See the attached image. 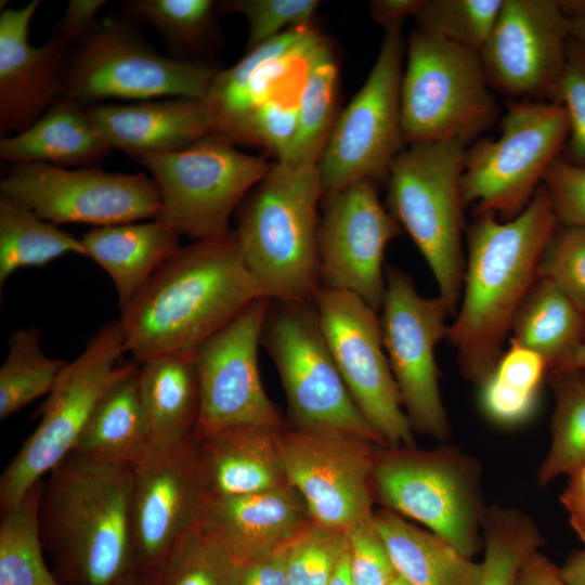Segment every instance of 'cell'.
I'll list each match as a JSON object with an SVG mask.
<instances>
[{
  "label": "cell",
  "mask_w": 585,
  "mask_h": 585,
  "mask_svg": "<svg viewBox=\"0 0 585 585\" xmlns=\"http://www.w3.org/2000/svg\"><path fill=\"white\" fill-rule=\"evenodd\" d=\"M558 226L543 184L510 220L476 213L466 232L468 258L458 313L447 332L466 380L479 386L497 364L512 318L538 277L542 256Z\"/></svg>",
  "instance_id": "cell-1"
},
{
  "label": "cell",
  "mask_w": 585,
  "mask_h": 585,
  "mask_svg": "<svg viewBox=\"0 0 585 585\" xmlns=\"http://www.w3.org/2000/svg\"><path fill=\"white\" fill-rule=\"evenodd\" d=\"M264 298L234 232L182 246L121 310L126 350L143 363L194 355L246 307Z\"/></svg>",
  "instance_id": "cell-2"
},
{
  "label": "cell",
  "mask_w": 585,
  "mask_h": 585,
  "mask_svg": "<svg viewBox=\"0 0 585 585\" xmlns=\"http://www.w3.org/2000/svg\"><path fill=\"white\" fill-rule=\"evenodd\" d=\"M131 497L130 466L72 452L50 472L40 534L63 585H120L138 573Z\"/></svg>",
  "instance_id": "cell-3"
},
{
  "label": "cell",
  "mask_w": 585,
  "mask_h": 585,
  "mask_svg": "<svg viewBox=\"0 0 585 585\" xmlns=\"http://www.w3.org/2000/svg\"><path fill=\"white\" fill-rule=\"evenodd\" d=\"M317 164L277 160L244 205L234 232L262 296L308 303L318 290Z\"/></svg>",
  "instance_id": "cell-4"
},
{
  "label": "cell",
  "mask_w": 585,
  "mask_h": 585,
  "mask_svg": "<svg viewBox=\"0 0 585 585\" xmlns=\"http://www.w3.org/2000/svg\"><path fill=\"white\" fill-rule=\"evenodd\" d=\"M467 145H407L388 172V208L426 260L451 314L458 309L466 268L461 178Z\"/></svg>",
  "instance_id": "cell-5"
},
{
  "label": "cell",
  "mask_w": 585,
  "mask_h": 585,
  "mask_svg": "<svg viewBox=\"0 0 585 585\" xmlns=\"http://www.w3.org/2000/svg\"><path fill=\"white\" fill-rule=\"evenodd\" d=\"M374 496L472 558L483 548L484 506L479 461L458 446L378 447Z\"/></svg>",
  "instance_id": "cell-6"
},
{
  "label": "cell",
  "mask_w": 585,
  "mask_h": 585,
  "mask_svg": "<svg viewBox=\"0 0 585 585\" xmlns=\"http://www.w3.org/2000/svg\"><path fill=\"white\" fill-rule=\"evenodd\" d=\"M401 81L404 144L474 141L497 120L499 108L480 53L414 29Z\"/></svg>",
  "instance_id": "cell-7"
},
{
  "label": "cell",
  "mask_w": 585,
  "mask_h": 585,
  "mask_svg": "<svg viewBox=\"0 0 585 585\" xmlns=\"http://www.w3.org/2000/svg\"><path fill=\"white\" fill-rule=\"evenodd\" d=\"M570 122L560 103L516 100L508 103L499 135L466 147L461 191L465 207L493 212L500 220L518 216L561 156Z\"/></svg>",
  "instance_id": "cell-8"
},
{
  "label": "cell",
  "mask_w": 585,
  "mask_h": 585,
  "mask_svg": "<svg viewBox=\"0 0 585 585\" xmlns=\"http://www.w3.org/2000/svg\"><path fill=\"white\" fill-rule=\"evenodd\" d=\"M136 161L148 169L159 191L156 219L193 242L229 233L232 212L272 167L214 133L178 151L142 155Z\"/></svg>",
  "instance_id": "cell-9"
},
{
  "label": "cell",
  "mask_w": 585,
  "mask_h": 585,
  "mask_svg": "<svg viewBox=\"0 0 585 585\" xmlns=\"http://www.w3.org/2000/svg\"><path fill=\"white\" fill-rule=\"evenodd\" d=\"M126 350L119 321L104 325L84 351L66 363L39 413L41 420L0 478V506L17 504L73 451L95 404L134 363L117 366Z\"/></svg>",
  "instance_id": "cell-10"
},
{
  "label": "cell",
  "mask_w": 585,
  "mask_h": 585,
  "mask_svg": "<svg viewBox=\"0 0 585 585\" xmlns=\"http://www.w3.org/2000/svg\"><path fill=\"white\" fill-rule=\"evenodd\" d=\"M263 340L278 372L294 428L385 444L355 405L322 332L315 308L278 302Z\"/></svg>",
  "instance_id": "cell-11"
},
{
  "label": "cell",
  "mask_w": 585,
  "mask_h": 585,
  "mask_svg": "<svg viewBox=\"0 0 585 585\" xmlns=\"http://www.w3.org/2000/svg\"><path fill=\"white\" fill-rule=\"evenodd\" d=\"M216 74L210 66L161 55L133 29L106 21L81 40L67 61L60 99L82 106L107 99L204 100Z\"/></svg>",
  "instance_id": "cell-12"
},
{
  "label": "cell",
  "mask_w": 585,
  "mask_h": 585,
  "mask_svg": "<svg viewBox=\"0 0 585 585\" xmlns=\"http://www.w3.org/2000/svg\"><path fill=\"white\" fill-rule=\"evenodd\" d=\"M384 29L375 63L363 87L335 120L318 159L323 195L387 177L403 150L401 25Z\"/></svg>",
  "instance_id": "cell-13"
},
{
  "label": "cell",
  "mask_w": 585,
  "mask_h": 585,
  "mask_svg": "<svg viewBox=\"0 0 585 585\" xmlns=\"http://www.w3.org/2000/svg\"><path fill=\"white\" fill-rule=\"evenodd\" d=\"M450 314L441 297H422L408 274L386 269L380 324L389 365L414 432L441 442L450 439L451 426L440 392L435 348L447 337Z\"/></svg>",
  "instance_id": "cell-14"
},
{
  "label": "cell",
  "mask_w": 585,
  "mask_h": 585,
  "mask_svg": "<svg viewBox=\"0 0 585 585\" xmlns=\"http://www.w3.org/2000/svg\"><path fill=\"white\" fill-rule=\"evenodd\" d=\"M316 315L339 373L385 447L415 446L384 348L380 317L358 296L321 286Z\"/></svg>",
  "instance_id": "cell-15"
},
{
  "label": "cell",
  "mask_w": 585,
  "mask_h": 585,
  "mask_svg": "<svg viewBox=\"0 0 585 585\" xmlns=\"http://www.w3.org/2000/svg\"><path fill=\"white\" fill-rule=\"evenodd\" d=\"M1 196L53 224L99 226L157 218L161 199L153 178L94 168L67 170L43 162L15 164L0 182Z\"/></svg>",
  "instance_id": "cell-16"
},
{
  "label": "cell",
  "mask_w": 585,
  "mask_h": 585,
  "mask_svg": "<svg viewBox=\"0 0 585 585\" xmlns=\"http://www.w3.org/2000/svg\"><path fill=\"white\" fill-rule=\"evenodd\" d=\"M270 303L255 300L194 353L200 396L196 438L235 427L284 429L258 365Z\"/></svg>",
  "instance_id": "cell-17"
},
{
  "label": "cell",
  "mask_w": 585,
  "mask_h": 585,
  "mask_svg": "<svg viewBox=\"0 0 585 585\" xmlns=\"http://www.w3.org/2000/svg\"><path fill=\"white\" fill-rule=\"evenodd\" d=\"M278 442L287 480L315 523L348 531L374 516L378 445L349 434L297 428L282 429Z\"/></svg>",
  "instance_id": "cell-18"
},
{
  "label": "cell",
  "mask_w": 585,
  "mask_h": 585,
  "mask_svg": "<svg viewBox=\"0 0 585 585\" xmlns=\"http://www.w3.org/2000/svg\"><path fill=\"white\" fill-rule=\"evenodd\" d=\"M323 196L320 280L324 287L351 292L378 312L386 292L385 250L402 227L380 203L373 181H359Z\"/></svg>",
  "instance_id": "cell-19"
},
{
  "label": "cell",
  "mask_w": 585,
  "mask_h": 585,
  "mask_svg": "<svg viewBox=\"0 0 585 585\" xmlns=\"http://www.w3.org/2000/svg\"><path fill=\"white\" fill-rule=\"evenodd\" d=\"M570 38L561 1L503 0L480 51L490 87L517 100L556 102Z\"/></svg>",
  "instance_id": "cell-20"
},
{
  "label": "cell",
  "mask_w": 585,
  "mask_h": 585,
  "mask_svg": "<svg viewBox=\"0 0 585 585\" xmlns=\"http://www.w3.org/2000/svg\"><path fill=\"white\" fill-rule=\"evenodd\" d=\"M196 440L152 452L132 467L131 521L136 571L158 577L204 504Z\"/></svg>",
  "instance_id": "cell-21"
},
{
  "label": "cell",
  "mask_w": 585,
  "mask_h": 585,
  "mask_svg": "<svg viewBox=\"0 0 585 585\" xmlns=\"http://www.w3.org/2000/svg\"><path fill=\"white\" fill-rule=\"evenodd\" d=\"M39 4V0H32L21 9L1 12V138L32 126L61 98L73 43L55 34L42 46L29 42L30 21Z\"/></svg>",
  "instance_id": "cell-22"
},
{
  "label": "cell",
  "mask_w": 585,
  "mask_h": 585,
  "mask_svg": "<svg viewBox=\"0 0 585 585\" xmlns=\"http://www.w3.org/2000/svg\"><path fill=\"white\" fill-rule=\"evenodd\" d=\"M322 36L309 26L291 28L249 49L229 69L217 72L206 98L214 134L233 142L248 114L276 98L287 82L303 79L307 58Z\"/></svg>",
  "instance_id": "cell-23"
},
{
  "label": "cell",
  "mask_w": 585,
  "mask_h": 585,
  "mask_svg": "<svg viewBox=\"0 0 585 585\" xmlns=\"http://www.w3.org/2000/svg\"><path fill=\"white\" fill-rule=\"evenodd\" d=\"M313 522L300 494L287 484L248 495L205 498L197 526L240 566L288 545Z\"/></svg>",
  "instance_id": "cell-24"
},
{
  "label": "cell",
  "mask_w": 585,
  "mask_h": 585,
  "mask_svg": "<svg viewBox=\"0 0 585 585\" xmlns=\"http://www.w3.org/2000/svg\"><path fill=\"white\" fill-rule=\"evenodd\" d=\"M84 107L109 147L135 160L150 153L184 148L214 133L204 100L172 98L130 105L95 104Z\"/></svg>",
  "instance_id": "cell-25"
},
{
  "label": "cell",
  "mask_w": 585,
  "mask_h": 585,
  "mask_svg": "<svg viewBox=\"0 0 585 585\" xmlns=\"http://www.w3.org/2000/svg\"><path fill=\"white\" fill-rule=\"evenodd\" d=\"M280 431L235 427L197 437V470L205 498L248 495L290 484Z\"/></svg>",
  "instance_id": "cell-26"
},
{
  "label": "cell",
  "mask_w": 585,
  "mask_h": 585,
  "mask_svg": "<svg viewBox=\"0 0 585 585\" xmlns=\"http://www.w3.org/2000/svg\"><path fill=\"white\" fill-rule=\"evenodd\" d=\"M159 220L95 227L81 237L87 257L112 278L121 310L182 246Z\"/></svg>",
  "instance_id": "cell-27"
},
{
  "label": "cell",
  "mask_w": 585,
  "mask_h": 585,
  "mask_svg": "<svg viewBox=\"0 0 585 585\" xmlns=\"http://www.w3.org/2000/svg\"><path fill=\"white\" fill-rule=\"evenodd\" d=\"M140 384L150 426L148 453L194 442L200 407L194 355L169 354L144 361Z\"/></svg>",
  "instance_id": "cell-28"
},
{
  "label": "cell",
  "mask_w": 585,
  "mask_h": 585,
  "mask_svg": "<svg viewBox=\"0 0 585 585\" xmlns=\"http://www.w3.org/2000/svg\"><path fill=\"white\" fill-rule=\"evenodd\" d=\"M150 445L140 368L134 363L98 401L73 452L133 467L147 456Z\"/></svg>",
  "instance_id": "cell-29"
},
{
  "label": "cell",
  "mask_w": 585,
  "mask_h": 585,
  "mask_svg": "<svg viewBox=\"0 0 585 585\" xmlns=\"http://www.w3.org/2000/svg\"><path fill=\"white\" fill-rule=\"evenodd\" d=\"M110 151L86 107L66 99H58L29 128L0 141L1 159L14 164L82 165Z\"/></svg>",
  "instance_id": "cell-30"
},
{
  "label": "cell",
  "mask_w": 585,
  "mask_h": 585,
  "mask_svg": "<svg viewBox=\"0 0 585 585\" xmlns=\"http://www.w3.org/2000/svg\"><path fill=\"white\" fill-rule=\"evenodd\" d=\"M374 522L398 574L408 585H479L481 562L466 557L444 538L382 509Z\"/></svg>",
  "instance_id": "cell-31"
},
{
  "label": "cell",
  "mask_w": 585,
  "mask_h": 585,
  "mask_svg": "<svg viewBox=\"0 0 585 585\" xmlns=\"http://www.w3.org/2000/svg\"><path fill=\"white\" fill-rule=\"evenodd\" d=\"M509 334L510 342L540 354L550 372L585 344V314L555 284L537 277Z\"/></svg>",
  "instance_id": "cell-32"
},
{
  "label": "cell",
  "mask_w": 585,
  "mask_h": 585,
  "mask_svg": "<svg viewBox=\"0 0 585 585\" xmlns=\"http://www.w3.org/2000/svg\"><path fill=\"white\" fill-rule=\"evenodd\" d=\"M547 375V363L540 354L510 342L492 373L478 386L482 414L502 428L526 424L538 408Z\"/></svg>",
  "instance_id": "cell-33"
},
{
  "label": "cell",
  "mask_w": 585,
  "mask_h": 585,
  "mask_svg": "<svg viewBox=\"0 0 585 585\" xmlns=\"http://www.w3.org/2000/svg\"><path fill=\"white\" fill-rule=\"evenodd\" d=\"M338 67L329 42L322 37L310 51L298 95V129L282 160L317 164L335 123ZM281 160V159H278Z\"/></svg>",
  "instance_id": "cell-34"
},
{
  "label": "cell",
  "mask_w": 585,
  "mask_h": 585,
  "mask_svg": "<svg viewBox=\"0 0 585 585\" xmlns=\"http://www.w3.org/2000/svg\"><path fill=\"white\" fill-rule=\"evenodd\" d=\"M67 253L87 257L81 238L39 218L26 206L0 197V287L17 270L42 266Z\"/></svg>",
  "instance_id": "cell-35"
},
{
  "label": "cell",
  "mask_w": 585,
  "mask_h": 585,
  "mask_svg": "<svg viewBox=\"0 0 585 585\" xmlns=\"http://www.w3.org/2000/svg\"><path fill=\"white\" fill-rule=\"evenodd\" d=\"M547 379L555 407L550 445L536 473L540 485L585 465V368L550 372Z\"/></svg>",
  "instance_id": "cell-36"
},
{
  "label": "cell",
  "mask_w": 585,
  "mask_h": 585,
  "mask_svg": "<svg viewBox=\"0 0 585 585\" xmlns=\"http://www.w3.org/2000/svg\"><path fill=\"white\" fill-rule=\"evenodd\" d=\"M42 481L15 505L2 510L0 521V585H63L43 556L39 524Z\"/></svg>",
  "instance_id": "cell-37"
},
{
  "label": "cell",
  "mask_w": 585,
  "mask_h": 585,
  "mask_svg": "<svg viewBox=\"0 0 585 585\" xmlns=\"http://www.w3.org/2000/svg\"><path fill=\"white\" fill-rule=\"evenodd\" d=\"M482 537L479 585H515L522 566L544 544L540 529L528 515L499 505L486 508Z\"/></svg>",
  "instance_id": "cell-38"
},
{
  "label": "cell",
  "mask_w": 585,
  "mask_h": 585,
  "mask_svg": "<svg viewBox=\"0 0 585 585\" xmlns=\"http://www.w3.org/2000/svg\"><path fill=\"white\" fill-rule=\"evenodd\" d=\"M66 363L44 354L39 329H16L0 367V419L48 395Z\"/></svg>",
  "instance_id": "cell-39"
},
{
  "label": "cell",
  "mask_w": 585,
  "mask_h": 585,
  "mask_svg": "<svg viewBox=\"0 0 585 585\" xmlns=\"http://www.w3.org/2000/svg\"><path fill=\"white\" fill-rule=\"evenodd\" d=\"M503 0H424L415 16L419 29L480 53Z\"/></svg>",
  "instance_id": "cell-40"
},
{
  "label": "cell",
  "mask_w": 585,
  "mask_h": 585,
  "mask_svg": "<svg viewBox=\"0 0 585 585\" xmlns=\"http://www.w3.org/2000/svg\"><path fill=\"white\" fill-rule=\"evenodd\" d=\"M239 564L212 537L194 526L172 551L159 585H238Z\"/></svg>",
  "instance_id": "cell-41"
},
{
  "label": "cell",
  "mask_w": 585,
  "mask_h": 585,
  "mask_svg": "<svg viewBox=\"0 0 585 585\" xmlns=\"http://www.w3.org/2000/svg\"><path fill=\"white\" fill-rule=\"evenodd\" d=\"M347 549V531L313 522L288 547L286 585H329Z\"/></svg>",
  "instance_id": "cell-42"
},
{
  "label": "cell",
  "mask_w": 585,
  "mask_h": 585,
  "mask_svg": "<svg viewBox=\"0 0 585 585\" xmlns=\"http://www.w3.org/2000/svg\"><path fill=\"white\" fill-rule=\"evenodd\" d=\"M214 2L210 0H134L128 10L153 25L169 47L194 44L211 24Z\"/></svg>",
  "instance_id": "cell-43"
},
{
  "label": "cell",
  "mask_w": 585,
  "mask_h": 585,
  "mask_svg": "<svg viewBox=\"0 0 585 585\" xmlns=\"http://www.w3.org/2000/svg\"><path fill=\"white\" fill-rule=\"evenodd\" d=\"M538 277L555 284L585 314V225H559L548 242Z\"/></svg>",
  "instance_id": "cell-44"
},
{
  "label": "cell",
  "mask_w": 585,
  "mask_h": 585,
  "mask_svg": "<svg viewBox=\"0 0 585 585\" xmlns=\"http://www.w3.org/2000/svg\"><path fill=\"white\" fill-rule=\"evenodd\" d=\"M318 4L316 0H236L225 6L248 21L249 50L291 28L309 26Z\"/></svg>",
  "instance_id": "cell-45"
},
{
  "label": "cell",
  "mask_w": 585,
  "mask_h": 585,
  "mask_svg": "<svg viewBox=\"0 0 585 585\" xmlns=\"http://www.w3.org/2000/svg\"><path fill=\"white\" fill-rule=\"evenodd\" d=\"M556 103L563 105L570 122L569 138L561 156L585 167V48L570 38Z\"/></svg>",
  "instance_id": "cell-46"
},
{
  "label": "cell",
  "mask_w": 585,
  "mask_h": 585,
  "mask_svg": "<svg viewBox=\"0 0 585 585\" xmlns=\"http://www.w3.org/2000/svg\"><path fill=\"white\" fill-rule=\"evenodd\" d=\"M298 98H276L252 109L242 123L234 141L260 144L285 157L298 129Z\"/></svg>",
  "instance_id": "cell-47"
},
{
  "label": "cell",
  "mask_w": 585,
  "mask_h": 585,
  "mask_svg": "<svg viewBox=\"0 0 585 585\" xmlns=\"http://www.w3.org/2000/svg\"><path fill=\"white\" fill-rule=\"evenodd\" d=\"M347 537L352 585H388L399 576L376 529L374 516L351 526Z\"/></svg>",
  "instance_id": "cell-48"
},
{
  "label": "cell",
  "mask_w": 585,
  "mask_h": 585,
  "mask_svg": "<svg viewBox=\"0 0 585 585\" xmlns=\"http://www.w3.org/2000/svg\"><path fill=\"white\" fill-rule=\"evenodd\" d=\"M543 185L559 225H585V167L559 156L549 166Z\"/></svg>",
  "instance_id": "cell-49"
},
{
  "label": "cell",
  "mask_w": 585,
  "mask_h": 585,
  "mask_svg": "<svg viewBox=\"0 0 585 585\" xmlns=\"http://www.w3.org/2000/svg\"><path fill=\"white\" fill-rule=\"evenodd\" d=\"M290 543L239 567L238 585H286V560Z\"/></svg>",
  "instance_id": "cell-50"
},
{
  "label": "cell",
  "mask_w": 585,
  "mask_h": 585,
  "mask_svg": "<svg viewBox=\"0 0 585 585\" xmlns=\"http://www.w3.org/2000/svg\"><path fill=\"white\" fill-rule=\"evenodd\" d=\"M106 2L103 0H72L53 34L74 43L82 40L92 29L95 16Z\"/></svg>",
  "instance_id": "cell-51"
},
{
  "label": "cell",
  "mask_w": 585,
  "mask_h": 585,
  "mask_svg": "<svg viewBox=\"0 0 585 585\" xmlns=\"http://www.w3.org/2000/svg\"><path fill=\"white\" fill-rule=\"evenodd\" d=\"M560 500L572 529L585 542V465L569 474Z\"/></svg>",
  "instance_id": "cell-52"
},
{
  "label": "cell",
  "mask_w": 585,
  "mask_h": 585,
  "mask_svg": "<svg viewBox=\"0 0 585 585\" xmlns=\"http://www.w3.org/2000/svg\"><path fill=\"white\" fill-rule=\"evenodd\" d=\"M515 585H566L560 567L541 550L534 552L520 569Z\"/></svg>",
  "instance_id": "cell-53"
},
{
  "label": "cell",
  "mask_w": 585,
  "mask_h": 585,
  "mask_svg": "<svg viewBox=\"0 0 585 585\" xmlns=\"http://www.w3.org/2000/svg\"><path fill=\"white\" fill-rule=\"evenodd\" d=\"M424 0H375L369 3L370 15L384 28L401 25L408 17H415Z\"/></svg>",
  "instance_id": "cell-54"
},
{
  "label": "cell",
  "mask_w": 585,
  "mask_h": 585,
  "mask_svg": "<svg viewBox=\"0 0 585 585\" xmlns=\"http://www.w3.org/2000/svg\"><path fill=\"white\" fill-rule=\"evenodd\" d=\"M561 5L571 38L585 48V0H562Z\"/></svg>",
  "instance_id": "cell-55"
},
{
  "label": "cell",
  "mask_w": 585,
  "mask_h": 585,
  "mask_svg": "<svg viewBox=\"0 0 585 585\" xmlns=\"http://www.w3.org/2000/svg\"><path fill=\"white\" fill-rule=\"evenodd\" d=\"M560 572L566 585H585V549L570 555Z\"/></svg>",
  "instance_id": "cell-56"
},
{
  "label": "cell",
  "mask_w": 585,
  "mask_h": 585,
  "mask_svg": "<svg viewBox=\"0 0 585 585\" xmlns=\"http://www.w3.org/2000/svg\"><path fill=\"white\" fill-rule=\"evenodd\" d=\"M585 368V344L576 349L567 360L550 372ZM548 372V373H550Z\"/></svg>",
  "instance_id": "cell-57"
},
{
  "label": "cell",
  "mask_w": 585,
  "mask_h": 585,
  "mask_svg": "<svg viewBox=\"0 0 585 585\" xmlns=\"http://www.w3.org/2000/svg\"><path fill=\"white\" fill-rule=\"evenodd\" d=\"M329 585H352L349 575L348 554L340 561Z\"/></svg>",
  "instance_id": "cell-58"
},
{
  "label": "cell",
  "mask_w": 585,
  "mask_h": 585,
  "mask_svg": "<svg viewBox=\"0 0 585 585\" xmlns=\"http://www.w3.org/2000/svg\"><path fill=\"white\" fill-rule=\"evenodd\" d=\"M120 585H159V584L156 577L138 572L133 574L132 576H130L127 581H125Z\"/></svg>",
  "instance_id": "cell-59"
},
{
  "label": "cell",
  "mask_w": 585,
  "mask_h": 585,
  "mask_svg": "<svg viewBox=\"0 0 585 585\" xmlns=\"http://www.w3.org/2000/svg\"><path fill=\"white\" fill-rule=\"evenodd\" d=\"M388 585H408L400 575Z\"/></svg>",
  "instance_id": "cell-60"
}]
</instances>
